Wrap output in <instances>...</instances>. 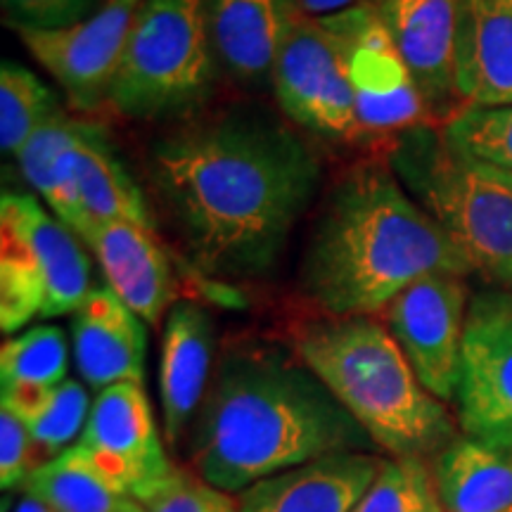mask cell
Instances as JSON below:
<instances>
[{
	"label": "cell",
	"mask_w": 512,
	"mask_h": 512,
	"mask_svg": "<svg viewBox=\"0 0 512 512\" xmlns=\"http://www.w3.org/2000/svg\"><path fill=\"white\" fill-rule=\"evenodd\" d=\"M460 427L470 439L512 451V297L479 294L467 311L458 380Z\"/></svg>",
	"instance_id": "9"
},
{
	"label": "cell",
	"mask_w": 512,
	"mask_h": 512,
	"mask_svg": "<svg viewBox=\"0 0 512 512\" xmlns=\"http://www.w3.org/2000/svg\"><path fill=\"white\" fill-rule=\"evenodd\" d=\"M72 150L76 185L88 221H124L155 230L143 190L119 162L100 126L76 121Z\"/></svg>",
	"instance_id": "21"
},
{
	"label": "cell",
	"mask_w": 512,
	"mask_h": 512,
	"mask_svg": "<svg viewBox=\"0 0 512 512\" xmlns=\"http://www.w3.org/2000/svg\"><path fill=\"white\" fill-rule=\"evenodd\" d=\"M434 482L444 512H510L512 451L458 439L441 451Z\"/></svg>",
	"instance_id": "22"
},
{
	"label": "cell",
	"mask_w": 512,
	"mask_h": 512,
	"mask_svg": "<svg viewBox=\"0 0 512 512\" xmlns=\"http://www.w3.org/2000/svg\"><path fill=\"white\" fill-rule=\"evenodd\" d=\"M425 105L446 110L456 93L458 0H373Z\"/></svg>",
	"instance_id": "17"
},
{
	"label": "cell",
	"mask_w": 512,
	"mask_h": 512,
	"mask_svg": "<svg viewBox=\"0 0 512 512\" xmlns=\"http://www.w3.org/2000/svg\"><path fill=\"white\" fill-rule=\"evenodd\" d=\"M81 240L100 261L107 287L147 325H159L176 304V275L155 230L124 221H91Z\"/></svg>",
	"instance_id": "14"
},
{
	"label": "cell",
	"mask_w": 512,
	"mask_h": 512,
	"mask_svg": "<svg viewBox=\"0 0 512 512\" xmlns=\"http://www.w3.org/2000/svg\"><path fill=\"white\" fill-rule=\"evenodd\" d=\"M463 275L432 273L415 280L387 306L392 332L415 375L439 401L456 399L465 337Z\"/></svg>",
	"instance_id": "10"
},
{
	"label": "cell",
	"mask_w": 512,
	"mask_h": 512,
	"mask_svg": "<svg viewBox=\"0 0 512 512\" xmlns=\"http://www.w3.org/2000/svg\"><path fill=\"white\" fill-rule=\"evenodd\" d=\"M510 512H512V510H510Z\"/></svg>",
	"instance_id": "35"
},
{
	"label": "cell",
	"mask_w": 512,
	"mask_h": 512,
	"mask_svg": "<svg viewBox=\"0 0 512 512\" xmlns=\"http://www.w3.org/2000/svg\"><path fill=\"white\" fill-rule=\"evenodd\" d=\"M100 5V0H3V8L17 31L72 29L95 15Z\"/></svg>",
	"instance_id": "31"
},
{
	"label": "cell",
	"mask_w": 512,
	"mask_h": 512,
	"mask_svg": "<svg viewBox=\"0 0 512 512\" xmlns=\"http://www.w3.org/2000/svg\"><path fill=\"white\" fill-rule=\"evenodd\" d=\"M456 93L475 107L512 105V0H458Z\"/></svg>",
	"instance_id": "19"
},
{
	"label": "cell",
	"mask_w": 512,
	"mask_h": 512,
	"mask_svg": "<svg viewBox=\"0 0 512 512\" xmlns=\"http://www.w3.org/2000/svg\"><path fill=\"white\" fill-rule=\"evenodd\" d=\"M60 110L55 93L17 62L0 67V145L17 155L36 128Z\"/></svg>",
	"instance_id": "26"
},
{
	"label": "cell",
	"mask_w": 512,
	"mask_h": 512,
	"mask_svg": "<svg viewBox=\"0 0 512 512\" xmlns=\"http://www.w3.org/2000/svg\"><path fill=\"white\" fill-rule=\"evenodd\" d=\"M297 358L392 458L446 448L453 425L422 387L389 328L373 316H325L294 335Z\"/></svg>",
	"instance_id": "4"
},
{
	"label": "cell",
	"mask_w": 512,
	"mask_h": 512,
	"mask_svg": "<svg viewBox=\"0 0 512 512\" xmlns=\"http://www.w3.org/2000/svg\"><path fill=\"white\" fill-rule=\"evenodd\" d=\"M351 512H444L422 458H384L375 482Z\"/></svg>",
	"instance_id": "28"
},
{
	"label": "cell",
	"mask_w": 512,
	"mask_h": 512,
	"mask_svg": "<svg viewBox=\"0 0 512 512\" xmlns=\"http://www.w3.org/2000/svg\"><path fill=\"white\" fill-rule=\"evenodd\" d=\"M354 12L356 5L320 17L299 10L273 69L280 110L320 138L347 140L361 133L347 76Z\"/></svg>",
	"instance_id": "8"
},
{
	"label": "cell",
	"mask_w": 512,
	"mask_h": 512,
	"mask_svg": "<svg viewBox=\"0 0 512 512\" xmlns=\"http://www.w3.org/2000/svg\"><path fill=\"white\" fill-rule=\"evenodd\" d=\"M69 349L55 325H36L0 349V406L24 418L67 380Z\"/></svg>",
	"instance_id": "24"
},
{
	"label": "cell",
	"mask_w": 512,
	"mask_h": 512,
	"mask_svg": "<svg viewBox=\"0 0 512 512\" xmlns=\"http://www.w3.org/2000/svg\"><path fill=\"white\" fill-rule=\"evenodd\" d=\"M24 494L55 512H143L136 498L100 475L76 446L38 465L24 482Z\"/></svg>",
	"instance_id": "25"
},
{
	"label": "cell",
	"mask_w": 512,
	"mask_h": 512,
	"mask_svg": "<svg viewBox=\"0 0 512 512\" xmlns=\"http://www.w3.org/2000/svg\"><path fill=\"white\" fill-rule=\"evenodd\" d=\"M110 287L91 290L72 318V347L79 375L93 389L145 380L147 328Z\"/></svg>",
	"instance_id": "18"
},
{
	"label": "cell",
	"mask_w": 512,
	"mask_h": 512,
	"mask_svg": "<svg viewBox=\"0 0 512 512\" xmlns=\"http://www.w3.org/2000/svg\"><path fill=\"white\" fill-rule=\"evenodd\" d=\"M347 76L361 131H408L425 112V98L375 3L356 5Z\"/></svg>",
	"instance_id": "13"
},
{
	"label": "cell",
	"mask_w": 512,
	"mask_h": 512,
	"mask_svg": "<svg viewBox=\"0 0 512 512\" xmlns=\"http://www.w3.org/2000/svg\"><path fill=\"white\" fill-rule=\"evenodd\" d=\"M150 178L197 271L247 280L278 264L316 195L320 162L273 112L233 105L159 138Z\"/></svg>",
	"instance_id": "1"
},
{
	"label": "cell",
	"mask_w": 512,
	"mask_h": 512,
	"mask_svg": "<svg viewBox=\"0 0 512 512\" xmlns=\"http://www.w3.org/2000/svg\"><path fill=\"white\" fill-rule=\"evenodd\" d=\"M207 0H145L121 50L107 102L131 119L174 117L214 81Z\"/></svg>",
	"instance_id": "6"
},
{
	"label": "cell",
	"mask_w": 512,
	"mask_h": 512,
	"mask_svg": "<svg viewBox=\"0 0 512 512\" xmlns=\"http://www.w3.org/2000/svg\"><path fill=\"white\" fill-rule=\"evenodd\" d=\"M472 271L392 164L363 162L325 200L302 261L304 294L328 316H373L432 273Z\"/></svg>",
	"instance_id": "3"
},
{
	"label": "cell",
	"mask_w": 512,
	"mask_h": 512,
	"mask_svg": "<svg viewBox=\"0 0 512 512\" xmlns=\"http://www.w3.org/2000/svg\"><path fill=\"white\" fill-rule=\"evenodd\" d=\"M145 0H105L98 12L62 31L19 29V38L81 110L107 98L124 43Z\"/></svg>",
	"instance_id": "12"
},
{
	"label": "cell",
	"mask_w": 512,
	"mask_h": 512,
	"mask_svg": "<svg viewBox=\"0 0 512 512\" xmlns=\"http://www.w3.org/2000/svg\"><path fill=\"white\" fill-rule=\"evenodd\" d=\"M100 475L136 496L174 470L143 384L119 382L95 396L86 430L74 444Z\"/></svg>",
	"instance_id": "11"
},
{
	"label": "cell",
	"mask_w": 512,
	"mask_h": 512,
	"mask_svg": "<svg viewBox=\"0 0 512 512\" xmlns=\"http://www.w3.org/2000/svg\"><path fill=\"white\" fill-rule=\"evenodd\" d=\"M143 512H240L238 498L195 470L174 465L169 475L133 496Z\"/></svg>",
	"instance_id": "30"
},
{
	"label": "cell",
	"mask_w": 512,
	"mask_h": 512,
	"mask_svg": "<svg viewBox=\"0 0 512 512\" xmlns=\"http://www.w3.org/2000/svg\"><path fill=\"white\" fill-rule=\"evenodd\" d=\"M91 406L93 403L83 384L67 377L46 399L38 401L24 418H19L27 425L31 441H34L38 465L57 458L81 439Z\"/></svg>",
	"instance_id": "27"
},
{
	"label": "cell",
	"mask_w": 512,
	"mask_h": 512,
	"mask_svg": "<svg viewBox=\"0 0 512 512\" xmlns=\"http://www.w3.org/2000/svg\"><path fill=\"white\" fill-rule=\"evenodd\" d=\"M74 131L76 119L60 107L53 117H48L36 128L34 136L22 145L15 157L24 178L38 192V197L48 204V209L64 226L81 238L91 221L83 211L79 185H76L72 150Z\"/></svg>",
	"instance_id": "23"
},
{
	"label": "cell",
	"mask_w": 512,
	"mask_h": 512,
	"mask_svg": "<svg viewBox=\"0 0 512 512\" xmlns=\"http://www.w3.org/2000/svg\"><path fill=\"white\" fill-rule=\"evenodd\" d=\"M382 460L370 451H344L290 467L238 494L240 512H351Z\"/></svg>",
	"instance_id": "15"
},
{
	"label": "cell",
	"mask_w": 512,
	"mask_h": 512,
	"mask_svg": "<svg viewBox=\"0 0 512 512\" xmlns=\"http://www.w3.org/2000/svg\"><path fill=\"white\" fill-rule=\"evenodd\" d=\"M299 10V0H207L216 60L240 81L273 79L275 62Z\"/></svg>",
	"instance_id": "20"
},
{
	"label": "cell",
	"mask_w": 512,
	"mask_h": 512,
	"mask_svg": "<svg viewBox=\"0 0 512 512\" xmlns=\"http://www.w3.org/2000/svg\"><path fill=\"white\" fill-rule=\"evenodd\" d=\"M373 439L299 358L240 344L221 356L190 432V467L228 494Z\"/></svg>",
	"instance_id": "2"
},
{
	"label": "cell",
	"mask_w": 512,
	"mask_h": 512,
	"mask_svg": "<svg viewBox=\"0 0 512 512\" xmlns=\"http://www.w3.org/2000/svg\"><path fill=\"white\" fill-rule=\"evenodd\" d=\"M392 169L470 268L512 283V174L460 155L430 128L403 131Z\"/></svg>",
	"instance_id": "5"
},
{
	"label": "cell",
	"mask_w": 512,
	"mask_h": 512,
	"mask_svg": "<svg viewBox=\"0 0 512 512\" xmlns=\"http://www.w3.org/2000/svg\"><path fill=\"white\" fill-rule=\"evenodd\" d=\"M81 238L27 192L0 197V328L76 313L91 294V259Z\"/></svg>",
	"instance_id": "7"
},
{
	"label": "cell",
	"mask_w": 512,
	"mask_h": 512,
	"mask_svg": "<svg viewBox=\"0 0 512 512\" xmlns=\"http://www.w3.org/2000/svg\"><path fill=\"white\" fill-rule=\"evenodd\" d=\"M444 138L460 155L512 174V105L465 107L448 119Z\"/></svg>",
	"instance_id": "29"
},
{
	"label": "cell",
	"mask_w": 512,
	"mask_h": 512,
	"mask_svg": "<svg viewBox=\"0 0 512 512\" xmlns=\"http://www.w3.org/2000/svg\"><path fill=\"white\" fill-rule=\"evenodd\" d=\"M38 467L34 441L15 413L0 408V484L5 491L27 482Z\"/></svg>",
	"instance_id": "32"
},
{
	"label": "cell",
	"mask_w": 512,
	"mask_h": 512,
	"mask_svg": "<svg viewBox=\"0 0 512 512\" xmlns=\"http://www.w3.org/2000/svg\"><path fill=\"white\" fill-rule=\"evenodd\" d=\"M15 512H55V510L50 508V505L43 503V501H38V498L24 494V498H22V501H19Z\"/></svg>",
	"instance_id": "34"
},
{
	"label": "cell",
	"mask_w": 512,
	"mask_h": 512,
	"mask_svg": "<svg viewBox=\"0 0 512 512\" xmlns=\"http://www.w3.org/2000/svg\"><path fill=\"white\" fill-rule=\"evenodd\" d=\"M214 363V320L200 304L176 302L164 318L159 396H162L164 439L178 448L195 425L197 408L211 384Z\"/></svg>",
	"instance_id": "16"
},
{
	"label": "cell",
	"mask_w": 512,
	"mask_h": 512,
	"mask_svg": "<svg viewBox=\"0 0 512 512\" xmlns=\"http://www.w3.org/2000/svg\"><path fill=\"white\" fill-rule=\"evenodd\" d=\"M361 3H373V0H299L302 10L316 17L335 15V12L354 8V5H361Z\"/></svg>",
	"instance_id": "33"
}]
</instances>
